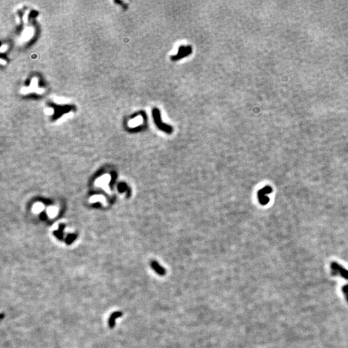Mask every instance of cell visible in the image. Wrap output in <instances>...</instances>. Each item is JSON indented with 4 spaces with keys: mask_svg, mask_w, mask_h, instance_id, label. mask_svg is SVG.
Here are the masks:
<instances>
[{
    "mask_svg": "<svg viewBox=\"0 0 348 348\" xmlns=\"http://www.w3.org/2000/svg\"><path fill=\"white\" fill-rule=\"evenodd\" d=\"M153 116L154 119V122L157 127L160 130L165 132L167 134H171L173 132V128L169 125L163 123L161 119V114L157 108H154L153 110Z\"/></svg>",
    "mask_w": 348,
    "mask_h": 348,
    "instance_id": "6da1fadb",
    "label": "cell"
},
{
    "mask_svg": "<svg viewBox=\"0 0 348 348\" xmlns=\"http://www.w3.org/2000/svg\"><path fill=\"white\" fill-rule=\"evenodd\" d=\"M331 272L334 275H340L344 279L348 280V270L337 263L333 262L331 264Z\"/></svg>",
    "mask_w": 348,
    "mask_h": 348,
    "instance_id": "7a4b0ae2",
    "label": "cell"
},
{
    "mask_svg": "<svg viewBox=\"0 0 348 348\" xmlns=\"http://www.w3.org/2000/svg\"><path fill=\"white\" fill-rule=\"evenodd\" d=\"M271 192L272 188L269 186H265L258 191L257 196L260 205H266L268 204L269 201V198L266 196V195L271 193Z\"/></svg>",
    "mask_w": 348,
    "mask_h": 348,
    "instance_id": "3957f363",
    "label": "cell"
},
{
    "mask_svg": "<svg viewBox=\"0 0 348 348\" xmlns=\"http://www.w3.org/2000/svg\"><path fill=\"white\" fill-rule=\"evenodd\" d=\"M191 51H192V50H191V47L190 46H181L179 49L177 55L171 57V60L172 61H177L180 59H182L185 56L190 55L191 53Z\"/></svg>",
    "mask_w": 348,
    "mask_h": 348,
    "instance_id": "277c9868",
    "label": "cell"
},
{
    "mask_svg": "<svg viewBox=\"0 0 348 348\" xmlns=\"http://www.w3.org/2000/svg\"><path fill=\"white\" fill-rule=\"evenodd\" d=\"M150 266L152 269L159 276H165L166 274V271L165 268L163 267L157 261L152 260L150 262Z\"/></svg>",
    "mask_w": 348,
    "mask_h": 348,
    "instance_id": "5b68a950",
    "label": "cell"
},
{
    "mask_svg": "<svg viewBox=\"0 0 348 348\" xmlns=\"http://www.w3.org/2000/svg\"><path fill=\"white\" fill-rule=\"evenodd\" d=\"M123 315V313L121 311H115V312H113L110 315V317L108 319V327L110 328V329H113V328H114L115 326H116V319L120 318L121 316H122Z\"/></svg>",
    "mask_w": 348,
    "mask_h": 348,
    "instance_id": "8992f818",
    "label": "cell"
},
{
    "mask_svg": "<svg viewBox=\"0 0 348 348\" xmlns=\"http://www.w3.org/2000/svg\"><path fill=\"white\" fill-rule=\"evenodd\" d=\"M110 176L108 175H104V176H102V177L99 178L98 179H97L96 184L97 186L104 188L106 190H108L109 189L107 185L109 181H110Z\"/></svg>",
    "mask_w": 348,
    "mask_h": 348,
    "instance_id": "52a82bcc",
    "label": "cell"
},
{
    "mask_svg": "<svg viewBox=\"0 0 348 348\" xmlns=\"http://www.w3.org/2000/svg\"><path fill=\"white\" fill-rule=\"evenodd\" d=\"M58 210L56 207H50L48 209V214L50 217H55L57 214Z\"/></svg>",
    "mask_w": 348,
    "mask_h": 348,
    "instance_id": "ba28073f",
    "label": "cell"
},
{
    "mask_svg": "<svg viewBox=\"0 0 348 348\" xmlns=\"http://www.w3.org/2000/svg\"><path fill=\"white\" fill-rule=\"evenodd\" d=\"M90 201L91 202H104V198L103 196H101V195H95V196L91 197L90 200Z\"/></svg>",
    "mask_w": 348,
    "mask_h": 348,
    "instance_id": "9c48e42d",
    "label": "cell"
},
{
    "mask_svg": "<svg viewBox=\"0 0 348 348\" xmlns=\"http://www.w3.org/2000/svg\"><path fill=\"white\" fill-rule=\"evenodd\" d=\"M44 206L41 203H37L33 207V211L35 213H39L43 210Z\"/></svg>",
    "mask_w": 348,
    "mask_h": 348,
    "instance_id": "30bf717a",
    "label": "cell"
},
{
    "mask_svg": "<svg viewBox=\"0 0 348 348\" xmlns=\"http://www.w3.org/2000/svg\"><path fill=\"white\" fill-rule=\"evenodd\" d=\"M342 291L344 293V294L346 300L348 301V284L343 286Z\"/></svg>",
    "mask_w": 348,
    "mask_h": 348,
    "instance_id": "8fae6325",
    "label": "cell"
},
{
    "mask_svg": "<svg viewBox=\"0 0 348 348\" xmlns=\"http://www.w3.org/2000/svg\"><path fill=\"white\" fill-rule=\"evenodd\" d=\"M46 111H47V112L49 113V114H50V113H51L52 110H51V109H47V110H46Z\"/></svg>",
    "mask_w": 348,
    "mask_h": 348,
    "instance_id": "7c38bea8",
    "label": "cell"
}]
</instances>
